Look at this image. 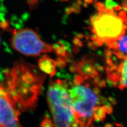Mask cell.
Listing matches in <instances>:
<instances>
[{
  "mask_svg": "<svg viewBox=\"0 0 127 127\" xmlns=\"http://www.w3.org/2000/svg\"><path fill=\"white\" fill-rule=\"evenodd\" d=\"M117 41L118 48L117 50H114V51L122 54L125 59L127 57V35H123Z\"/></svg>",
  "mask_w": 127,
  "mask_h": 127,
  "instance_id": "9",
  "label": "cell"
},
{
  "mask_svg": "<svg viewBox=\"0 0 127 127\" xmlns=\"http://www.w3.org/2000/svg\"><path fill=\"white\" fill-rule=\"evenodd\" d=\"M76 36L78 37V38H79L80 39H82L84 37V35L82 33H77V34L76 35Z\"/></svg>",
  "mask_w": 127,
  "mask_h": 127,
  "instance_id": "23",
  "label": "cell"
},
{
  "mask_svg": "<svg viewBox=\"0 0 127 127\" xmlns=\"http://www.w3.org/2000/svg\"><path fill=\"white\" fill-rule=\"evenodd\" d=\"M106 113V109L104 106H96L94 111L93 119L95 122H102L105 117Z\"/></svg>",
  "mask_w": 127,
  "mask_h": 127,
  "instance_id": "10",
  "label": "cell"
},
{
  "mask_svg": "<svg viewBox=\"0 0 127 127\" xmlns=\"http://www.w3.org/2000/svg\"><path fill=\"white\" fill-rule=\"evenodd\" d=\"M84 2L88 4H92L94 3L93 0H84Z\"/></svg>",
  "mask_w": 127,
  "mask_h": 127,
  "instance_id": "25",
  "label": "cell"
},
{
  "mask_svg": "<svg viewBox=\"0 0 127 127\" xmlns=\"http://www.w3.org/2000/svg\"><path fill=\"white\" fill-rule=\"evenodd\" d=\"M121 9V6L118 5L117 6H116V7H115L114 8V10L115 11H119Z\"/></svg>",
  "mask_w": 127,
  "mask_h": 127,
  "instance_id": "24",
  "label": "cell"
},
{
  "mask_svg": "<svg viewBox=\"0 0 127 127\" xmlns=\"http://www.w3.org/2000/svg\"><path fill=\"white\" fill-rule=\"evenodd\" d=\"M40 0H26L30 10L35 9L40 3Z\"/></svg>",
  "mask_w": 127,
  "mask_h": 127,
  "instance_id": "11",
  "label": "cell"
},
{
  "mask_svg": "<svg viewBox=\"0 0 127 127\" xmlns=\"http://www.w3.org/2000/svg\"><path fill=\"white\" fill-rule=\"evenodd\" d=\"M105 109H106V113L107 114H111L112 113V110H113V108L112 107L108 105V104H106L104 105Z\"/></svg>",
  "mask_w": 127,
  "mask_h": 127,
  "instance_id": "22",
  "label": "cell"
},
{
  "mask_svg": "<svg viewBox=\"0 0 127 127\" xmlns=\"http://www.w3.org/2000/svg\"><path fill=\"white\" fill-rule=\"evenodd\" d=\"M123 0H121V1H122H122H123Z\"/></svg>",
  "mask_w": 127,
  "mask_h": 127,
  "instance_id": "33",
  "label": "cell"
},
{
  "mask_svg": "<svg viewBox=\"0 0 127 127\" xmlns=\"http://www.w3.org/2000/svg\"><path fill=\"white\" fill-rule=\"evenodd\" d=\"M98 83V86L100 87H104V84H105V82L104 81H102L101 82H99Z\"/></svg>",
  "mask_w": 127,
  "mask_h": 127,
  "instance_id": "27",
  "label": "cell"
},
{
  "mask_svg": "<svg viewBox=\"0 0 127 127\" xmlns=\"http://www.w3.org/2000/svg\"><path fill=\"white\" fill-rule=\"evenodd\" d=\"M116 70L119 76L118 87L123 90L127 87V57L118 67H116Z\"/></svg>",
  "mask_w": 127,
  "mask_h": 127,
  "instance_id": "8",
  "label": "cell"
},
{
  "mask_svg": "<svg viewBox=\"0 0 127 127\" xmlns=\"http://www.w3.org/2000/svg\"><path fill=\"white\" fill-rule=\"evenodd\" d=\"M20 112L0 83V127H22L18 118Z\"/></svg>",
  "mask_w": 127,
  "mask_h": 127,
  "instance_id": "6",
  "label": "cell"
},
{
  "mask_svg": "<svg viewBox=\"0 0 127 127\" xmlns=\"http://www.w3.org/2000/svg\"><path fill=\"white\" fill-rule=\"evenodd\" d=\"M10 42L15 50L27 56H38L53 50V45L41 40L36 32L29 28L15 30Z\"/></svg>",
  "mask_w": 127,
  "mask_h": 127,
  "instance_id": "4",
  "label": "cell"
},
{
  "mask_svg": "<svg viewBox=\"0 0 127 127\" xmlns=\"http://www.w3.org/2000/svg\"><path fill=\"white\" fill-rule=\"evenodd\" d=\"M99 16V15L98 13L95 14L91 16L90 17V21L91 22V26L95 21L96 19L98 18Z\"/></svg>",
  "mask_w": 127,
  "mask_h": 127,
  "instance_id": "20",
  "label": "cell"
},
{
  "mask_svg": "<svg viewBox=\"0 0 127 127\" xmlns=\"http://www.w3.org/2000/svg\"><path fill=\"white\" fill-rule=\"evenodd\" d=\"M93 1H94V3H97V0H93Z\"/></svg>",
  "mask_w": 127,
  "mask_h": 127,
  "instance_id": "31",
  "label": "cell"
},
{
  "mask_svg": "<svg viewBox=\"0 0 127 127\" xmlns=\"http://www.w3.org/2000/svg\"><path fill=\"white\" fill-rule=\"evenodd\" d=\"M105 9H110L111 10H114V8L118 5L117 3L114 2L113 0H105Z\"/></svg>",
  "mask_w": 127,
  "mask_h": 127,
  "instance_id": "12",
  "label": "cell"
},
{
  "mask_svg": "<svg viewBox=\"0 0 127 127\" xmlns=\"http://www.w3.org/2000/svg\"></svg>",
  "mask_w": 127,
  "mask_h": 127,
  "instance_id": "34",
  "label": "cell"
},
{
  "mask_svg": "<svg viewBox=\"0 0 127 127\" xmlns=\"http://www.w3.org/2000/svg\"><path fill=\"white\" fill-rule=\"evenodd\" d=\"M76 2H77V4L78 5H79L80 6L82 5V4H83V1H82V0H78Z\"/></svg>",
  "mask_w": 127,
  "mask_h": 127,
  "instance_id": "28",
  "label": "cell"
},
{
  "mask_svg": "<svg viewBox=\"0 0 127 127\" xmlns=\"http://www.w3.org/2000/svg\"><path fill=\"white\" fill-rule=\"evenodd\" d=\"M118 15L119 17L121 18L123 20V22L124 23L127 20V13L124 10H122L119 12Z\"/></svg>",
  "mask_w": 127,
  "mask_h": 127,
  "instance_id": "16",
  "label": "cell"
},
{
  "mask_svg": "<svg viewBox=\"0 0 127 127\" xmlns=\"http://www.w3.org/2000/svg\"><path fill=\"white\" fill-rule=\"evenodd\" d=\"M104 127H113L112 124H106Z\"/></svg>",
  "mask_w": 127,
  "mask_h": 127,
  "instance_id": "29",
  "label": "cell"
},
{
  "mask_svg": "<svg viewBox=\"0 0 127 127\" xmlns=\"http://www.w3.org/2000/svg\"><path fill=\"white\" fill-rule=\"evenodd\" d=\"M38 64L39 67L42 72L49 74L51 78L55 75L58 66L57 61L44 55L39 59Z\"/></svg>",
  "mask_w": 127,
  "mask_h": 127,
  "instance_id": "7",
  "label": "cell"
},
{
  "mask_svg": "<svg viewBox=\"0 0 127 127\" xmlns=\"http://www.w3.org/2000/svg\"><path fill=\"white\" fill-rule=\"evenodd\" d=\"M41 127H54L52 121L50 118L46 116L41 123Z\"/></svg>",
  "mask_w": 127,
  "mask_h": 127,
  "instance_id": "13",
  "label": "cell"
},
{
  "mask_svg": "<svg viewBox=\"0 0 127 127\" xmlns=\"http://www.w3.org/2000/svg\"><path fill=\"white\" fill-rule=\"evenodd\" d=\"M0 27L4 30H9V23L8 21H0Z\"/></svg>",
  "mask_w": 127,
  "mask_h": 127,
  "instance_id": "15",
  "label": "cell"
},
{
  "mask_svg": "<svg viewBox=\"0 0 127 127\" xmlns=\"http://www.w3.org/2000/svg\"><path fill=\"white\" fill-rule=\"evenodd\" d=\"M122 7H127V0H124L122 2Z\"/></svg>",
  "mask_w": 127,
  "mask_h": 127,
  "instance_id": "26",
  "label": "cell"
},
{
  "mask_svg": "<svg viewBox=\"0 0 127 127\" xmlns=\"http://www.w3.org/2000/svg\"><path fill=\"white\" fill-rule=\"evenodd\" d=\"M74 11L75 9L72 6L70 7H67L65 9V12L67 14V15H70L71 14L73 13L74 12Z\"/></svg>",
  "mask_w": 127,
  "mask_h": 127,
  "instance_id": "21",
  "label": "cell"
},
{
  "mask_svg": "<svg viewBox=\"0 0 127 127\" xmlns=\"http://www.w3.org/2000/svg\"><path fill=\"white\" fill-rule=\"evenodd\" d=\"M82 5H83V6L84 8H87L88 7V4H87V3H86L84 2L83 3Z\"/></svg>",
  "mask_w": 127,
  "mask_h": 127,
  "instance_id": "30",
  "label": "cell"
},
{
  "mask_svg": "<svg viewBox=\"0 0 127 127\" xmlns=\"http://www.w3.org/2000/svg\"></svg>",
  "mask_w": 127,
  "mask_h": 127,
  "instance_id": "35",
  "label": "cell"
},
{
  "mask_svg": "<svg viewBox=\"0 0 127 127\" xmlns=\"http://www.w3.org/2000/svg\"><path fill=\"white\" fill-rule=\"evenodd\" d=\"M47 100L54 127H79L76 123L66 82L59 79L50 82Z\"/></svg>",
  "mask_w": 127,
  "mask_h": 127,
  "instance_id": "2",
  "label": "cell"
},
{
  "mask_svg": "<svg viewBox=\"0 0 127 127\" xmlns=\"http://www.w3.org/2000/svg\"><path fill=\"white\" fill-rule=\"evenodd\" d=\"M68 92L74 113L76 123L79 127H90L93 121L94 111L99 104L97 94L85 83L81 75L75 77L68 87Z\"/></svg>",
  "mask_w": 127,
  "mask_h": 127,
  "instance_id": "3",
  "label": "cell"
},
{
  "mask_svg": "<svg viewBox=\"0 0 127 127\" xmlns=\"http://www.w3.org/2000/svg\"><path fill=\"white\" fill-rule=\"evenodd\" d=\"M72 7H73V8L75 9L74 13L76 14H79L81 12V7L79 5L77 4V2H74L72 4Z\"/></svg>",
  "mask_w": 127,
  "mask_h": 127,
  "instance_id": "18",
  "label": "cell"
},
{
  "mask_svg": "<svg viewBox=\"0 0 127 127\" xmlns=\"http://www.w3.org/2000/svg\"><path fill=\"white\" fill-rule=\"evenodd\" d=\"M11 24L17 27V28L19 29L22 27V21L14 16L13 18L11 19Z\"/></svg>",
  "mask_w": 127,
  "mask_h": 127,
  "instance_id": "14",
  "label": "cell"
},
{
  "mask_svg": "<svg viewBox=\"0 0 127 127\" xmlns=\"http://www.w3.org/2000/svg\"><path fill=\"white\" fill-rule=\"evenodd\" d=\"M73 43L75 45L79 47H82V46L83 45L82 41L76 36L75 37V38L73 39Z\"/></svg>",
  "mask_w": 127,
  "mask_h": 127,
  "instance_id": "19",
  "label": "cell"
},
{
  "mask_svg": "<svg viewBox=\"0 0 127 127\" xmlns=\"http://www.w3.org/2000/svg\"><path fill=\"white\" fill-rule=\"evenodd\" d=\"M2 84L20 112L36 106L46 74L36 66L20 60L3 72Z\"/></svg>",
  "mask_w": 127,
  "mask_h": 127,
  "instance_id": "1",
  "label": "cell"
},
{
  "mask_svg": "<svg viewBox=\"0 0 127 127\" xmlns=\"http://www.w3.org/2000/svg\"><path fill=\"white\" fill-rule=\"evenodd\" d=\"M98 18L91 25L92 32L98 37V41L109 43L117 41L124 35L123 22L114 10H105L99 12Z\"/></svg>",
  "mask_w": 127,
  "mask_h": 127,
  "instance_id": "5",
  "label": "cell"
},
{
  "mask_svg": "<svg viewBox=\"0 0 127 127\" xmlns=\"http://www.w3.org/2000/svg\"><path fill=\"white\" fill-rule=\"evenodd\" d=\"M61 1H67V0H60Z\"/></svg>",
  "mask_w": 127,
  "mask_h": 127,
  "instance_id": "32",
  "label": "cell"
},
{
  "mask_svg": "<svg viewBox=\"0 0 127 127\" xmlns=\"http://www.w3.org/2000/svg\"><path fill=\"white\" fill-rule=\"evenodd\" d=\"M96 4L98 7V11L99 12H103L104 11L105 9V3L101 2H98Z\"/></svg>",
  "mask_w": 127,
  "mask_h": 127,
  "instance_id": "17",
  "label": "cell"
}]
</instances>
